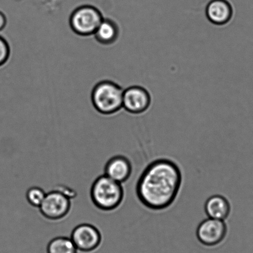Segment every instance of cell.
<instances>
[{
    "label": "cell",
    "mask_w": 253,
    "mask_h": 253,
    "mask_svg": "<svg viewBox=\"0 0 253 253\" xmlns=\"http://www.w3.org/2000/svg\"><path fill=\"white\" fill-rule=\"evenodd\" d=\"M181 184L182 173L177 164L170 159H156L140 175L136 186L137 197L149 210H166L175 202Z\"/></svg>",
    "instance_id": "cell-1"
},
{
    "label": "cell",
    "mask_w": 253,
    "mask_h": 253,
    "mask_svg": "<svg viewBox=\"0 0 253 253\" xmlns=\"http://www.w3.org/2000/svg\"><path fill=\"white\" fill-rule=\"evenodd\" d=\"M90 197L97 208L105 211H113L119 208L124 200V188L122 183L103 175L92 184Z\"/></svg>",
    "instance_id": "cell-2"
},
{
    "label": "cell",
    "mask_w": 253,
    "mask_h": 253,
    "mask_svg": "<svg viewBox=\"0 0 253 253\" xmlns=\"http://www.w3.org/2000/svg\"><path fill=\"white\" fill-rule=\"evenodd\" d=\"M124 90L110 81H103L95 85L91 99L95 109L103 115L114 114L123 107Z\"/></svg>",
    "instance_id": "cell-3"
},
{
    "label": "cell",
    "mask_w": 253,
    "mask_h": 253,
    "mask_svg": "<svg viewBox=\"0 0 253 253\" xmlns=\"http://www.w3.org/2000/svg\"><path fill=\"white\" fill-rule=\"evenodd\" d=\"M104 19L101 12L91 5L78 7L71 14L70 25L74 33L81 36L94 35Z\"/></svg>",
    "instance_id": "cell-4"
},
{
    "label": "cell",
    "mask_w": 253,
    "mask_h": 253,
    "mask_svg": "<svg viewBox=\"0 0 253 253\" xmlns=\"http://www.w3.org/2000/svg\"><path fill=\"white\" fill-rule=\"evenodd\" d=\"M39 209L42 215L47 219L60 220L70 212V198L60 191H51L46 194L45 199Z\"/></svg>",
    "instance_id": "cell-5"
},
{
    "label": "cell",
    "mask_w": 253,
    "mask_h": 253,
    "mask_svg": "<svg viewBox=\"0 0 253 253\" xmlns=\"http://www.w3.org/2000/svg\"><path fill=\"white\" fill-rule=\"evenodd\" d=\"M71 239L78 252L91 253L99 247L102 235L98 228L89 223H81L74 228Z\"/></svg>",
    "instance_id": "cell-6"
},
{
    "label": "cell",
    "mask_w": 253,
    "mask_h": 253,
    "mask_svg": "<svg viewBox=\"0 0 253 253\" xmlns=\"http://www.w3.org/2000/svg\"><path fill=\"white\" fill-rule=\"evenodd\" d=\"M227 234L225 220L209 218L199 225L196 236L201 244L208 247H215L224 240Z\"/></svg>",
    "instance_id": "cell-7"
},
{
    "label": "cell",
    "mask_w": 253,
    "mask_h": 253,
    "mask_svg": "<svg viewBox=\"0 0 253 253\" xmlns=\"http://www.w3.org/2000/svg\"><path fill=\"white\" fill-rule=\"evenodd\" d=\"M151 96L146 89L141 86H131L124 90L123 107L132 114L146 112L151 104Z\"/></svg>",
    "instance_id": "cell-8"
},
{
    "label": "cell",
    "mask_w": 253,
    "mask_h": 253,
    "mask_svg": "<svg viewBox=\"0 0 253 253\" xmlns=\"http://www.w3.org/2000/svg\"><path fill=\"white\" fill-rule=\"evenodd\" d=\"M132 170V165L128 159L125 156H117L110 159L105 165L104 175L123 183L128 180Z\"/></svg>",
    "instance_id": "cell-9"
},
{
    "label": "cell",
    "mask_w": 253,
    "mask_h": 253,
    "mask_svg": "<svg viewBox=\"0 0 253 253\" xmlns=\"http://www.w3.org/2000/svg\"><path fill=\"white\" fill-rule=\"evenodd\" d=\"M206 15L215 25H224L232 18V6L226 0H212L206 8Z\"/></svg>",
    "instance_id": "cell-10"
},
{
    "label": "cell",
    "mask_w": 253,
    "mask_h": 253,
    "mask_svg": "<svg viewBox=\"0 0 253 253\" xmlns=\"http://www.w3.org/2000/svg\"><path fill=\"white\" fill-rule=\"evenodd\" d=\"M231 205L227 198L220 195L211 196L206 201L205 210L209 218L225 220L231 212Z\"/></svg>",
    "instance_id": "cell-11"
},
{
    "label": "cell",
    "mask_w": 253,
    "mask_h": 253,
    "mask_svg": "<svg viewBox=\"0 0 253 253\" xmlns=\"http://www.w3.org/2000/svg\"><path fill=\"white\" fill-rule=\"evenodd\" d=\"M93 36L102 45H110L119 38V27L112 19L104 18Z\"/></svg>",
    "instance_id": "cell-12"
},
{
    "label": "cell",
    "mask_w": 253,
    "mask_h": 253,
    "mask_svg": "<svg viewBox=\"0 0 253 253\" xmlns=\"http://www.w3.org/2000/svg\"><path fill=\"white\" fill-rule=\"evenodd\" d=\"M78 252L71 238L66 237L53 238L46 248L47 253H78Z\"/></svg>",
    "instance_id": "cell-13"
},
{
    "label": "cell",
    "mask_w": 253,
    "mask_h": 253,
    "mask_svg": "<svg viewBox=\"0 0 253 253\" xmlns=\"http://www.w3.org/2000/svg\"><path fill=\"white\" fill-rule=\"evenodd\" d=\"M45 191L39 187L29 188L26 193V198L32 206L39 208L42 203L46 196Z\"/></svg>",
    "instance_id": "cell-14"
},
{
    "label": "cell",
    "mask_w": 253,
    "mask_h": 253,
    "mask_svg": "<svg viewBox=\"0 0 253 253\" xmlns=\"http://www.w3.org/2000/svg\"><path fill=\"white\" fill-rule=\"evenodd\" d=\"M10 55V48L5 39L0 36V66L4 65Z\"/></svg>",
    "instance_id": "cell-15"
},
{
    "label": "cell",
    "mask_w": 253,
    "mask_h": 253,
    "mask_svg": "<svg viewBox=\"0 0 253 253\" xmlns=\"http://www.w3.org/2000/svg\"><path fill=\"white\" fill-rule=\"evenodd\" d=\"M7 20L5 15L0 11V31L3 30L6 25Z\"/></svg>",
    "instance_id": "cell-16"
}]
</instances>
